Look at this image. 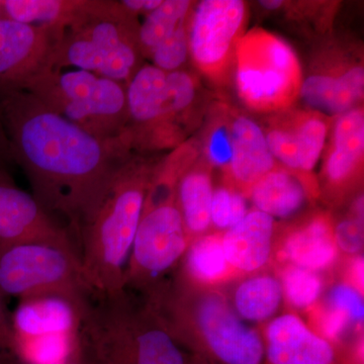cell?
Segmentation results:
<instances>
[{
	"label": "cell",
	"instance_id": "obj_1",
	"mask_svg": "<svg viewBox=\"0 0 364 364\" xmlns=\"http://www.w3.org/2000/svg\"><path fill=\"white\" fill-rule=\"evenodd\" d=\"M0 119L11 159L25 172L36 200L50 215L65 218L78 237L133 154L128 141L100 140L25 90L0 92Z\"/></svg>",
	"mask_w": 364,
	"mask_h": 364
},
{
	"label": "cell",
	"instance_id": "obj_2",
	"mask_svg": "<svg viewBox=\"0 0 364 364\" xmlns=\"http://www.w3.org/2000/svg\"><path fill=\"white\" fill-rule=\"evenodd\" d=\"M158 164L133 153L117 170L95 214L79 232L81 267L97 294L124 291V270Z\"/></svg>",
	"mask_w": 364,
	"mask_h": 364
},
{
	"label": "cell",
	"instance_id": "obj_3",
	"mask_svg": "<svg viewBox=\"0 0 364 364\" xmlns=\"http://www.w3.org/2000/svg\"><path fill=\"white\" fill-rule=\"evenodd\" d=\"M74 347L87 364H186L166 326L134 308L128 291L97 294L78 318Z\"/></svg>",
	"mask_w": 364,
	"mask_h": 364
},
{
	"label": "cell",
	"instance_id": "obj_4",
	"mask_svg": "<svg viewBox=\"0 0 364 364\" xmlns=\"http://www.w3.org/2000/svg\"><path fill=\"white\" fill-rule=\"evenodd\" d=\"M138 18L114 0H78L55 47L53 70L91 72L127 83L142 66Z\"/></svg>",
	"mask_w": 364,
	"mask_h": 364
},
{
	"label": "cell",
	"instance_id": "obj_5",
	"mask_svg": "<svg viewBox=\"0 0 364 364\" xmlns=\"http://www.w3.org/2000/svg\"><path fill=\"white\" fill-rule=\"evenodd\" d=\"M25 91L100 140L126 139L128 102L123 83L79 69L50 70Z\"/></svg>",
	"mask_w": 364,
	"mask_h": 364
},
{
	"label": "cell",
	"instance_id": "obj_6",
	"mask_svg": "<svg viewBox=\"0 0 364 364\" xmlns=\"http://www.w3.org/2000/svg\"><path fill=\"white\" fill-rule=\"evenodd\" d=\"M178 173L158 164L124 270V289L155 284L188 251L189 238L176 198Z\"/></svg>",
	"mask_w": 364,
	"mask_h": 364
},
{
	"label": "cell",
	"instance_id": "obj_7",
	"mask_svg": "<svg viewBox=\"0 0 364 364\" xmlns=\"http://www.w3.org/2000/svg\"><path fill=\"white\" fill-rule=\"evenodd\" d=\"M0 294L21 301L64 299L78 318L97 296L86 282L78 251L46 243L0 245Z\"/></svg>",
	"mask_w": 364,
	"mask_h": 364
},
{
	"label": "cell",
	"instance_id": "obj_8",
	"mask_svg": "<svg viewBox=\"0 0 364 364\" xmlns=\"http://www.w3.org/2000/svg\"><path fill=\"white\" fill-rule=\"evenodd\" d=\"M239 97L258 112L287 111L303 85L301 64L286 41L263 28L244 33L235 53Z\"/></svg>",
	"mask_w": 364,
	"mask_h": 364
},
{
	"label": "cell",
	"instance_id": "obj_9",
	"mask_svg": "<svg viewBox=\"0 0 364 364\" xmlns=\"http://www.w3.org/2000/svg\"><path fill=\"white\" fill-rule=\"evenodd\" d=\"M247 14V6L241 0H203L189 14V56L196 68L215 83L226 82L234 68Z\"/></svg>",
	"mask_w": 364,
	"mask_h": 364
},
{
	"label": "cell",
	"instance_id": "obj_10",
	"mask_svg": "<svg viewBox=\"0 0 364 364\" xmlns=\"http://www.w3.org/2000/svg\"><path fill=\"white\" fill-rule=\"evenodd\" d=\"M193 321L203 346L217 364H262L264 341L245 324L219 294L203 296L193 308Z\"/></svg>",
	"mask_w": 364,
	"mask_h": 364
},
{
	"label": "cell",
	"instance_id": "obj_11",
	"mask_svg": "<svg viewBox=\"0 0 364 364\" xmlns=\"http://www.w3.org/2000/svg\"><path fill=\"white\" fill-rule=\"evenodd\" d=\"M61 33L0 18V92L26 90L36 78L53 70Z\"/></svg>",
	"mask_w": 364,
	"mask_h": 364
},
{
	"label": "cell",
	"instance_id": "obj_12",
	"mask_svg": "<svg viewBox=\"0 0 364 364\" xmlns=\"http://www.w3.org/2000/svg\"><path fill=\"white\" fill-rule=\"evenodd\" d=\"M23 243L74 247L67 230L55 222L35 196L18 188L0 170V245Z\"/></svg>",
	"mask_w": 364,
	"mask_h": 364
},
{
	"label": "cell",
	"instance_id": "obj_13",
	"mask_svg": "<svg viewBox=\"0 0 364 364\" xmlns=\"http://www.w3.org/2000/svg\"><path fill=\"white\" fill-rule=\"evenodd\" d=\"M264 355L269 364H334L329 341L294 314L273 318L265 332Z\"/></svg>",
	"mask_w": 364,
	"mask_h": 364
},
{
	"label": "cell",
	"instance_id": "obj_14",
	"mask_svg": "<svg viewBox=\"0 0 364 364\" xmlns=\"http://www.w3.org/2000/svg\"><path fill=\"white\" fill-rule=\"evenodd\" d=\"M232 154L226 174L232 186L244 196L277 166L259 124L244 114L231 116Z\"/></svg>",
	"mask_w": 364,
	"mask_h": 364
},
{
	"label": "cell",
	"instance_id": "obj_15",
	"mask_svg": "<svg viewBox=\"0 0 364 364\" xmlns=\"http://www.w3.org/2000/svg\"><path fill=\"white\" fill-rule=\"evenodd\" d=\"M363 93L364 69L358 62L314 72L303 80L299 95L312 111L338 117L358 107Z\"/></svg>",
	"mask_w": 364,
	"mask_h": 364
},
{
	"label": "cell",
	"instance_id": "obj_16",
	"mask_svg": "<svg viewBox=\"0 0 364 364\" xmlns=\"http://www.w3.org/2000/svg\"><path fill=\"white\" fill-rule=\"evenodd\" d=\"M364 158V111L356 107L337 117L326 153L323 176L328 188L343 191L360 176Z\"/></svg>",
	"mask_w": 364,
	"mask_h": 364
},
{
	"label": "cell",
	"instance_id": "obj_17",
	"mask_svg": "<svg viewBox=\"0 0 364 364\" xmlns=\"http://www.w3.org/2000/svg\"><path fill=\"white\" fill-rule=\"evenodd\" d=\"M274 219L260 210H249L236 226L223 234V248L235 272H256L265 267L272 252Z\"/></svg>",
	"mask_w": 364,
	"mask_h": 364
},
{
	"label": "cell",
	"instance_id": "obj_18",
	"mask_svg": "<svg viewBox=\"0 0 364 364\" xmlns=\"http://www.w3.org/2000/svg\"><path fill=\"white\" fill-rule=\"evenodd\" d=\"M338 250L331 218L318 214L287 235L280 258L294 267L320 272L334 264Z\"/></svg>",
	"mask_w": 364,
	"mask_h": 364
},
{
	"label": "cell",
	"instance_id": "obj_19",
	"mask_svg": "<svg viewBox=\"0 0 364 364\" xmlns=\"http://www.w3.org/2000/svg\"><path fill=\"white\" fill-rule=\"evenodd\" d=\"M77 323L75 309L64 299L39 298L21 301L13 321L16 342L74 334Z\"/></svg>",
	"mask_w": 364,
	"mask_h": 364
},
{
	"label": "cell",
	"instance_id": "obj_20",
	"mask_svg": "<svg viewBox=\"0 0 364 364\" xmlns=\"http://www.w3.org/2000/svg\"><path fill=\"white\" fill-rule=\"evenodd\" d=\"M212 177L203 163L193 164L182 171L177 179L176 198L189 241L205 235L210 227Z\"/></svg>",
	"mask_w": 364,
	"mask_h": 364
},
{
	"label": "cell",
	"instance_id": "obj_21",
	"mask_svg": "<svg viewBox=\"0 0 364 364\" xmlns=\"http://www.w3.org/2000/svg\"><path fill=\"white\" fill-rule=\"evenodd\" d=\"M309 196L308 189L299 177L279 166L256 182L248 195L255 210L273 219H286L296 214Z\"/></svg>",
	"mask_w": 364,
	"mask_h": 364
},
{
	"label": "cell",
	"instance_id": "obj_22",
	"mask_svg": "<svg viewBox=\"0 0 364 364\" xmlns=\"http://www.w3.org/2000/svg\"><path fill=\"white\" fill-rule=\"evenodd\" d=\"M287 119L296 140L299 170L309 195L315 193L316 181L312 177L313 170L318 161L327 140L328 117L320 112L312 111H286Z\"/></svg>",
	"mask_w": 364,
	"mask_h": 364
},
{
	"label": "cell",
	"instance_id": "obj_23",
	"mask_svg": "<svg viewBox=\"0 0 364 364\" xmlns=\"http://www.w3.org/2000/svg\"><path fill=\"white\" fill-rule=\"evenodd\" d=\"M78 0H6L0 1V18L63 33Z\"/></svg>",
	"mask_w": 364,
	"mask_h": 364
},
{
	"label": "cell",
	"instance_id": "obj_24",
	"mask_svg": "<svg viewBox=\"0 0 364 364\" xmlns=\"http://www.w3.org/2000/svg\"><path fill=\"white\" fill-rule=\"evenodd\" d=\"M280 280L272 275H256L244 280L234 294V310L239 317L251 322L272 318L282 304Z\"/></svg>",
	"mask_w": 364,
	"mask_h": 364
},
{
	"label": "cell",
	"instance_id": "obj_25",
	"mask_svg": "<svg viewBox=\"0 0 364 364\" xmlns=\"http://www.w3.org/2000/svg\"><path fill=\"white\" fill-rule=\"evenodd\" d=\"M223 233L203 235L189 244L186 268L198 284H217L235 274L223 248Z\"/></svg>",
	"mask_w": 364,
	"mask_h": 364
},
{
	"label": "cell",
	"instance_id": "obj_26",
	"mask_svg": "<svg viewBox=\"0 0 364 364\" xmlns=\"http://www.w3.org/2000/svg\"><path fill=\"white\" fill-rule=\"evenodd\" d=\"M191 6L193 2L188 0H163L155 11L146 16L138 33L139 49L142 57L149 58L158 45L188 21Z\"/></svg>",
	"mask_w": 364,
	"mask_h": 364
},
{
	"label": "cell",
	"instance_id": "obj_27",
	"mask_svg": "<svg viewBox=\"0 0 364 364\" xmlns=\"http://www.w3.org/2000/svg\"><path fill=\"white\" fill-rule=\"evenodd\" d=\"M282 294L289 305L299 310L312 309L323 291L318 272L287 264L282 272Z\"/></svg>",
	"mask_w": 364,
	"mask_h": 364
},
{
	"label": "cell",
	"instance_id": "obj_28",
	"mask_svg": "<svg viewBox=\"0 0 364 364\" xmlns=\"http://www.w3.org/2000/svg\"><path fill=\"white\" fill-rule=\"evenodd\" d=\"M265 138L275 161L277 160L280 162L284 169L289 170L299 177L305 184L299 170L296 140H294L291 124L287 119L286 111L279 112V114L270 121Z\"/></svg>",
	"mask_w": 364,
	"mask_h": 364
},
{
	"label": "cell",
	"instance_id": "obj_29",
	"mask_svg": "<svg viewBox=\"0 0 364 364\" xmlns=\"http://www.w3.org/2000/svg\"><path fill=\"white\" fill-rule=\"evenodd\" d=\"M249 212L246 198L231 186L214 189L210 223L220 230H229L236 226Z\"/></svg>",
	"mask_w": 364,
	"mask_h": 364
},
{
	"label": "cell",
	"instance_id": "obj_30",
	"mask_svg": "<svg viewBox=\"0 0 364 364\" xmlns=\"http://www.w3.org/2000/svg\"><path fill=\"white\" fill-rule=\"evenodd\" d=\"M189 57L188 21L181 23L166 40L157 46L149 58L152 65L164 72L181 70Z\"/></svg>",
	"mask_w": 364,
	"mask_h": 364
},
{
	"label": "cell",
	"instance_id": "obj_31",
	"mask_svg": "<svg viewBox=\"0 0 364 364\" xmlns=\"http://www.w3.org/2000/svg\"><path fill=\"white\" fill-rule=\"evenodd\" d=\"M231 112L215 119L205 140V157L214 166L226 171L232 154Z\"/></svg>",
	"mask_w": 364,
	"mask_h": 364
},
{
	"label": "cell",
	"instance_id": "obj_32",
	"mask_svg": "<svg viewBox=\"0 0 364 364\" xmlns=\"http://www.w3.org/2000/svg\"><path fill=\"white\" fill-rule=\"evenodd\" d=\"M334 237L340 250L356 255L363 247V196L352 205V214L334 226Z\"/></svg>",
	"mask_w": 364,
	"mask_h": 364
},
{
	"label": "cell",
	"instance_id": "obj_33",
	"mask_svg": "<svg viewBox=\"0 0 364 364\" xmlns=\"http://www.w3.org/2000/svg\"><path fill=\"white\" fill-rule=\"evenodd\" d=\"M363 294L359 293L348 282L336 284L329 291L327 304L333 309L344 314L352 325L363 324L364 320Z\"/></svg>",
	"mask_w": 364,
	"mask_h": 364
},
{
	"label": "cell",
	"instance_id": "obj_34",
	"mask_svg": "<svg viewBox=\"0 0 364 364\" xmlns=\"http://www.w3.org/2000/svg\"><path fill=\"white\" fill-rule=\"evenodd\" d=\"M316 333L330 343L341 338L352 323L344 314L328 305L318 306L313 312Z\"/></svg>",
	"mask_w": 364,
	"mask_h": 364
},
{
	"label": "cell",
	"instance_id": "obj_35",
	"mask_svg": "<svg viewBox=\"0 0 364 364\" xmlns=\"http://www.w3.org/2000/svg\"><path fill=\"white\" fill-rule=\"evenodd\" d=\"M6 351L16 354V334L7 311L6 298L0 294V358Z\"/></svg>",
	"mask_w": 364,
	"mask_h": 364
},
{
	"label": "cell",
	"instance_id": "obj_36",
	"mask_svg": "<svg viewBox=\"0 0 364 364\" xmlns=\"http://www.w3.org/2000/svg\"><path fill=\"white\" fill-rule=\"evenodd\" d=\"M163 0H122L121 4L129 13L136 16H147L162 4Z\"/></svg>",
	"mask_w": 364,
	"mask_h": 364
},
{
	"label": "cell",
	"instance_id": "obj_37",
	"mask_svg": "<svg viewBox=\"0 0 364 364\" xmlns=\"http://www.w3.org/2000/svg\"><path fill=\"white\" fill-rule=\"evenodd\" d=\"M363 268H364V262L363 256H356L355 258H353V260L351 261L350 267H349L348 269V275H349V282L348 284L350 286L353 287L354 289H358L359 293L363 294Z\"/></svg>",
	"mask_w": 364,
	"mask_h": 364
},
{
	"label": "cell",
	"instance_id": "obj_38",
	"mask_svg": "<svg viewBox=\"0 0 364 364\" xmlns=\"http://www.w3.org/2000/svg\"><path fill=\"white\" fill-rule=\"evenodd\" d=\"M11 162L14 161L11 159L9 141H7L4 124H2L1 119H0V170H4V166Z\"/></svg>",
	"mask_w": 364,
	"mask_h": 364
},
{
	"label": "cell",
	"instance_id": "obj_39",
	"mask_svg": "<svg viewBox=\"0 0 364 364\" xmlns=\"http://www.w3.org/2000/svg\"><path fill=\"white\" fill-rule=\"evenodd\" d=\"M45 364H87L79 355L78 352L76 351L74 344L72 345L70 350L63 358L58 359V360L51 361Z\"/></svg>",
	"mask_w": 364,
	"mask_h": 364
},
{
	"label": "cell",
	"instance_id": "obj_40",
	"mask_svg": "<svg viewBox=\"0 0 364 364\" xmlns=\"http://www.w3.org/2000/svg\"><path fill=\"white\" fill-rule=\"evenodd\" d=\"M282 4H284V1H280V0H264V1H260L261 6L264 7L268 11L279 9V7H282Z\"/></svg>",
	"mask_w": 364,
	"mask_h": 364
},
{
	"label": "cell",
	"instance_id": "obj_41",
	"mask_svg": "<svg viewBox=\"0 0 364 364\" xmlns=\"http://www.w3.org/2000/svg\"><path fill=\"white\" fill-rule=\"evenodd\" d=\"M186 364H217L213 363V361L207 360V358H203V356H195V358H191V359H188L186 361Z\"/></svg>",
	"mask_w": 364,
	"mask_h": 364
},
{
	"label": "cell",
	"instance_id": "obj_42",
	"mask_svg": "<svg viewBox=\"0 0 364 364\" xmlns=\"http://www.w3.org/2000/svg\"><path fill=\"white\" fill-rule=\"evenodd\" d=\"M0 364H11V363H6V361L4 360V359H2V358H0Z\"/></svg>",
	"mask_w": 364,
	"mask_h": 364
}]
</instances>
